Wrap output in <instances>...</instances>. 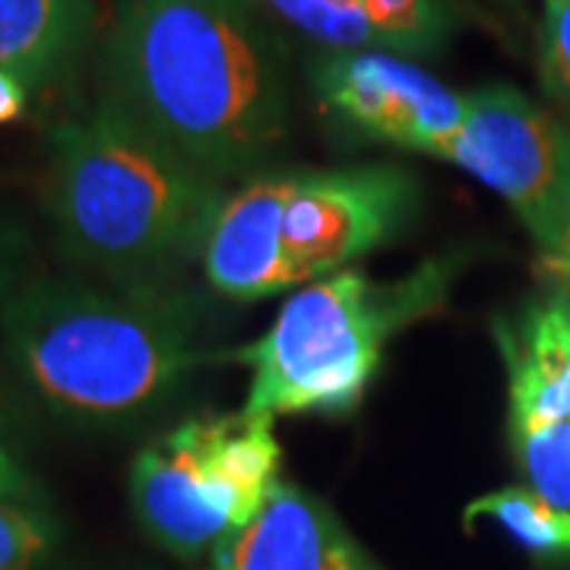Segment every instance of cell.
Here are the masks:
<instances>
[{"mask_svg": "<svg viewBox=\"0 0 570 570\" xmlns=\"http://www.w3.org/2000/svg\"><path fill=\"white\" fill-rule=\"evenodd\" d=\"M22 254H26V238L17 228L0 225V298L20 283L22 261H26Z\"/></svg>", "mask_w": 570, "mask_h": 570, "instance_id": "44dd1931", "label": "cell"}, {"mask_svg": "<svg viewBox=\"0 0 570 570\" xmlns=\"http://www.w3.org/2000/svg\"><path fill=\"white\" fill-rule=\"evenodd\" d=\"M508 367L510 441L570 428V298L546 292L494 324Z\"/></svg>", "mask_w": 570, "mask_h": 570, "instance_id": "9c48e42d", "label": "cell"}, {"mask_svg": "<svg viewBox=\"0 0 570 570\" xmlns=\"http://www.w3.org/2000/svg\"><path fill=\"white\" fill-rule=\"evenodd\" d=\"M355 570H358V568H355Z\"/></svg>", "mask_w": 570, "mask_h": 570, "instance_id": "d4e9b609", "label": "cell"}, {"mask_svg": "<svg viewBox=\"0 0 570 570\" xmlns=\"http://www.w3.org/2000/svg\"><path fill=\"white\" fill-rule=\"evenodd\" d=\"M466 530L475 520H491L510 539L527 549L539 561H568L570 558V510L554 508L530 485H508V489L482 494L463 513Z\"/></svg>", "mask_w": 570, "mask_h": 570, "instance_id": "5bb4252c", "label": "cell"}, {"mask_svg": "<svg viewBox=\"0 0 570 570\" xmlns=\"http://www.w3.org/2000/svg\"><path fill=\"white\" fill-rule=\"evenodd\" d=\"M102 96L219 181L273 159L288 134V63L257 0H115Z\"/></svg>", "mask_w": 570, "mask_h": 570, "instance_id": "6da1fadb", "label": "cell"}, {"mask_svg": "<svg viewBox=\"0 0 570 570\" xmlns=\"http://www.w3.org/2000/svg\"><path fill=\"white\" fill-rule=\"evenodd\" d=\"M266 17L317 41L324 51H384L365 10L346 0H257Z\"/></svg>", "mask_w": 570, "mask_h": 570, "instance_id": "2e32d148", "label": "cell"}, {"mask_svg": "<svg viewBox=\"0 0 570 570\" xmlns=\"http://www.w3.org/2000/svg\"><path fill=\"white\" fill-rule=\"evenodd\" d=\"M307 80L333 121L431 159H441L466 118V96L393 51H321Z\"/></svg>", "mask_w": 570, "mask_h": 570, "instance_id": "52a82bcc", "label": "cell"}, {"mask_svg": "<svg viewBox=\"0 0 570 570\" xmlns=\"http://www.w3.org/2000/svg\"><path fill=\"white\" fill-rule=\"evenodd\" d=\"M539 276L549 292H570V223L561 245L549 257H539Z\"/></svg>", "mask_w": 570, "mask_h": 570, "instance_id": "7402d4cb", "label": "cell"}, {"mask_svg": "<svg viewBox=\"0 0 570 570\" xmlns=\"http://www.w3.org/2000/svg\"><path fill=\"white\" fill-rule=\"evenodd\" d=\"M346 3H358V0H346Z\"/></svg>", "mask_w": 570, "mask_h": 570, "instance_id": "603a6c76", "label": "cell"}, {"mask_svg": "<svg viewBox=\"0 0 570 570\" xmlns=\"http://www.w3.org/2000/svg\"><path fill=\"white\" fill-rule=\"evenodd\" d=\"M140 530L178 558H200L238 535L204 475V419H187L137 450L127 475Z\"/></svg>", "mask_w": 570, "mask_h": 570, "instance_id": "ba28073f", "label": "cell"}, {"mask_svg": "<svg viewBox=\"0 0 570 570\" xmlns=\"http://www.w3.org/2000/svg\"><path fill=\"white\" fill-rule=\"evenodd\" d=\"M460 276V254L431 257L393 283L340 269L298 288L257 343L235 352L250 367V415H348L362 406L384 348L438 314Z\"/></svg>", "mask_w": 570, "mask_h": 570, "instance_id": "277c9868", "label": "cell"}, {"mask_svg": "<svg viewBox=\"0 0 570 570\" xmlns=\"http://www.w3.org/2000/svg\"><path fill=\"white\" fill-rule=\"evenodd\" d=\"M384 51L403 58L438 55L456 29L448 0H358Z\"/></svg>", "mask_w": 570, "mask_h": 570, "instance_id": "9a60e30c", "label": "cell"}, {"mask_svg": "<svg viewBox=\"0 0 570 570\" xmlns=\"http://www.w3.org/2000/svg\"><path fill=\"white\" fill-rule=\"evenodd\" d=\"M539 22V80L554 108L570 124V0H542Z\"/></svg>", "mask_w": 570, "mask_h": 570, "instance_id": "d6986e66", "label": "cell"}, {"mask_svg": "<svg viewBox=\"0 0 570 570\" xmlns=\"http://www.w3.org/2000/svg\"><path fill=\"white\" fill-rule=\"evenodd\" d=\"M0 346L20 384L67 425L118 428L159 409L216 352L178 285L20 279L0 298Z\"/></svg>", "mask_w": 570, "mask_h": 570, "instance_id": "7a4b0ae2", "label": "cell"}, {"mask_svg": "<svg viewBox=\"0 0 570 570\" xmlns=\"http://www.w3.org/2000/svg\"><path fill=\"white\" fill-rule=\"evenodd\" d=\"M0 501L51 504V494L32 463L26 428L3 387H0Z\"/></svg>", "mask_w": 570, "mask_h": 570, "instance_id": "ac0fdd59", "label": "cell"}, {"mask_svg": "<svg viewBox=\"0 0 570 570\" xmlns=\"http://www.w3.org/2000/svg\"><path fill=\"white\" fill-rule=\"evenodd\" d=\"M419 209V181L403 165L371 163L288 171L283 245L295 285L340 273L387 245Z\"/></svg>", "mask_w": 570, "mask_h": 570, "instance_id": "8992f818", "label": "cell"}, {"mask_svg": "<svg viewBox=\"0 0 570 570\" xmlns=\"http://www.w3.org/2000/svg\"><path fill=\"white\" fill-rule=\"evenodd\" d=\"M283 448L273 434V415H213L204 419V475L216 504L242 532L264 510Z\"/></svg>", "mask_w": 570, "mask_h": 570, "instance_id": "4fadbf2b", "label": "cell"}, {"mask_svg": "<svg viewBox=\"0 0 570 570\" xmlns=\"http://www.w3.org/2000/svg\"><path fill=\"white\" fill-rule=\"evenodd\" d=\"M355 549L321 498L276 482L264 510L216 549L219 570H355Z\"/></svg>", "mask_w": 570, "mask_h": 570, "instance_id": "8fae6325", "label": "cell"}, {"mask_svg": "<svg viewBox=\"0 0 570 570\" xmlns=\"http://www.w3.org/2000/svg\"><path fill=\"white\" fill-rule=\"evenodd\" d=\"M96 36V0H0V67L32 89L67 80Z\"/></svg>", "mask_w": 570, "mask_h": 570, "instance_id": "7c38bea8", "label": "cell"}, {"mask_svg": "<svg viewBox=\"0 0 570 570\" xmlns=\"http://www.w3.org/2000/svg\"><path fill=\"white\" fill-rule=\"evenodd\" d=\"M564 295H568V298H570V292H564Z\"/></svg>", "mask_w": 570, "mask_h": 570, "instance_id": "cb8c5ba5", "label": "cell"}, {"mask_svg": "<svg viewBox=\"0 0 570 570\" xmlns=\"http://www.w3.org/2000/svg\"><path fill=\"white\" fill-rule=\"evenodd\" d=\"M63 527L51 504L0 501V570H58Z\"/></svg>", "mask_w": 570, "mask_h": 570, "instance_id": "e0dca14e", "label": "cell"}, {"mask_svg": "<svg viewBox=\"0 0 570 570\" xmlns=\"http://www.w3.org/2000/svg\"><path fill=\"white\" fill-rule=\"evenodd\" d=\"M32 92H36V89L22 80L20 73L0 67V127L26 118L29 102H32Z\"/></svg>", "mask_w": 570, "mask_h": 570, "instance_id": "ffe728a7", "label": "cell"}, {"mask_svg": "<svg viewBox=\"0 0 570 570\" xmlns=\"http://www.w3.org/2000/svg\"><path fill=\"white\" fill-rule=\"evenodd\" d=\"M288 171L247 181L225 200L204 250L209 288L232 302H257L295 288L283 245Z\"/></svg>", "mask_w": 570, "mask_h": 570, "instance_id": "30bf717a", "label": "cell"}, {"mask_svg": "<svg viewBox=\"0 0 570 570\" xmlns=\"http://www.w3.org/2000/svg\"><path fill=\"white\" fill-rule=\"evenodd\" d=\"M456 165L491 187L530 232L539 257L558 250L570 223V124L508 82L466 92V118L444 146Z\"/></svg>", "mask_w": 570, "mask_h": 570, "instance_id": "5b68a950", "label": "cell"}, {"mask_svg": "<svg viewBox=\"0 0 570 570\" xmlns=\"http://www.w3.org/2000/svg\"><path fill=\"white\" fill-rule=\"evenodd\" d=\"M225 184L99 96L48 137L45 213L63 261L105 283L171 285L204 261Z\"/></svg>", "mask_w": 570, "mask_h": 570, "instance_id": "3957f363", "label": "cell"}]
</instances>
